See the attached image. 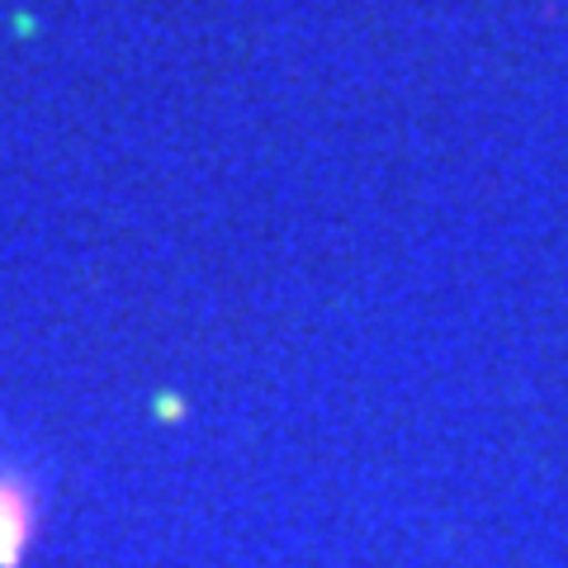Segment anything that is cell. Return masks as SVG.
I'll return each mask as SVG.
<instances>
[{
    "label": "cell",
    "instance_id": "6da1fadb",
    "mask_svg": "<svg viewBox=\"0 0 568 568\" xmlns=\"http://www.w3.org/2000/svg\"><path fill=\"white\" fill-rule=\"evenodd\" d=\"M33 536V488L14 469H0V568H14Z\"/></svg>",
    "mask_w": 568,
    "mask_h": 568
},
{
    "label": "cell",
    "instance_id": "7a4b0ae2",
    "mask_svg": "<svg viewBox=\"0 0 568 568\" xmlns=\"http://www.w3.org/2000/svg\"><path fill=\"white\" fill-rule=\"evenodd\" d=\"M156 413H162V417H181V413H185V403L175 398V394H166L162 403H156Z\"/></svg>",
    "mask_w": 568,
    "mask_h": 568
}]
</instances>
